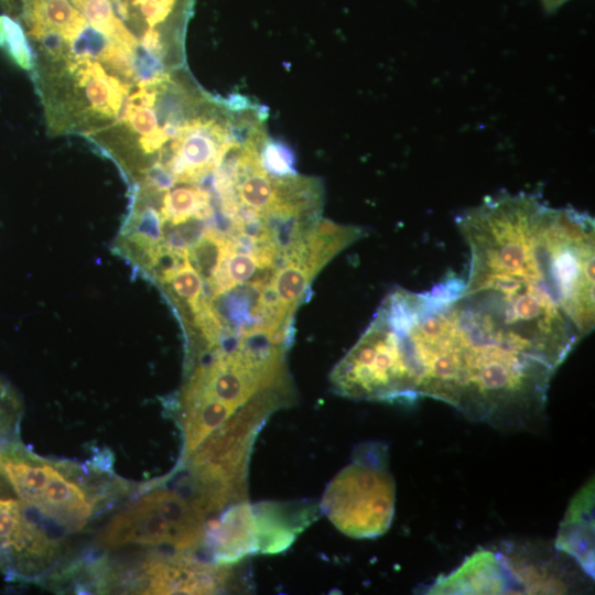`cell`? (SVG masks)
<instances>
[{
  "instance_id": "1",
  "label": "cell",
  "mask_w": 595,
  "mask_h": 595,
  "mask_svg": "<svg viewBox=\"0 0 595 595\" xmlns=\"http://www.w3.org/2000/svg\"><path fill=\"white\" fill-rule=\"evenodd\" d=\"M456 221L469 249L466 302L558 368L594 328V219L518 193Z\"/></svg>"
},
{
  "instance_id": "2",
  "label": "cell",
  "mask_w": 595,
  "mask_h": 595,
  "mask_svg": "<svg viewBox=\"0 0 595 595\" xmlns=\"http://www.w3.org/2000/svg\"><path fill=\"white\" fill-rule=\"evenodd\" d=\"M463 286L418 340L420 398L443 401L469 420L497 428L536 423L556 369L473 309Z\"/></svg>"
},
{
  "instance_id": "3",
  "label": "cell",
  "mask_w": 595,
  "mask_h": 595,
  "mask_svg": "<svg viewBox=\"0 0 595 595\" xmlns=\"http://www.w3.org/2000/svg\"><path fill=\"white\" fill-rule=\"evenodd\" d=\"M284 349L242 340L191 359L190 376L178 397L183 456L258 394L288 388Z\"/></svg>"
},
{
  "instance_id": "4",
  "label": "cell",
  "mask_w": 595,
  "mask_h": 595,
  "mask_svg": "<svg viewBox=\"0 0 595 595\" xmlns=\"http://www.w3.org/2000/svg\"><path fill=\"white\" fill-rule=\"evenodd\" d=\"M7 474L21 501L60 536L83 530L127 487L104 472L87 474L76 464L45 459L29 450L9 462Z\"/></svg>"
},
{
  "instance_id": "5",
  "label": "cell",
  "mask_w": 595,
  "mask_h": 595,
  "mask_svg": "<svg viewBox=\"0 0 595 595\" xmlns=\"http://www.w3.org/2000/svg\"><path fill=\"white\" fill-rule=\"evenodd\" d=\"M394 505L388 447L381 442H365L355 447L351 462L327 485L318 506L344 534L372 539L389 529Z\"/></svg>"
},
{
  "instance_id": "6",
  "label": "cell",
  "mask_w": 595,
  "mask_h": 595,
  "mask_svg": "<svg viewBox=\"0 0 595 595\" xmlns=\"http://www.w3.org/2000/svg\"><path fill=\"white\" fill-rule=\"evenodd\" d=\"M331 381L338 394L351 399L401 403L419 399L399 333L380 309L334 367Z\"/></svg>"
},
{
  "instance_id": "7",
  "label": "cell",
  "mask_w": 595,
  "mask_h": 595,
  "mask_svg": "<svg viewBox=\"0 0 595 595\" xmlns=\"http://www.w3.org/2000/svg\"><path fill=\"white\" fill-rule=\"evenodd\" d=\"M207 516L182 490L152 487L117 513L98 537L101 548L158 547L170 552L204 548Z\"/></svg>"
},
{
  "instance_id": "8",
  "label": "cell",
  "mask_w": 595,
  "mask_h": 595,
  "mask_svg": "<svg viewBox=\"0 0 595 595\" xmlns=\"http://www.w3.org/2000/svg\"><path fill=\"white\" fill-rule=\"evenodd\" d=\"M58 537L21 501L0 467V573L21 582L45 577L61 550Z\"/></svg>"
},
{
  "instance_id": "9",
  "label": "cell",
  "mask_w": 595,
  "mask_h": 595,
  "mask_svg": "<svg viewBox=\"0 0 595 595\" xmlns=\"http://www.w3.org/2000/svg\"><path fill=\"white\" fill-rule=\"evenodd\" d=\"M110 6L155 73L185 66L184 42L195 0H109Z\"/></svg>"
},
{
  "instance_id": "10",
  "label": "cell",
  "mask_w": 595,
  "mask_h": 595,
  "mask_svg": "<svg viewBox=\"0 0 595 595\" xmlns=\"http://www.w3.org/2000/svg\"><path fill=\"white\" fill-rule=\"evenodd\" d=\"M234 566L188 552L153 554L132 574L131 589L141 594H216L236 582Z\"/></svg>"
},
{
  "instance_id": "11",
  "label": "cell",
  "mask_w": 595,
  "mask_h": 595,
  "mask_svg": "<svg viewBox=\"0 0 595 595\" xmlns=\"http://www.w3.org/2000/svg\"><path fill=\"white\" fill-rule=\"evenodd\" d=\"M428 594L522 593L510 559L493 550L479 549L454 571L440 575Z\"/></svg>"
},
{
  "instance_id": "12",
  "label": "cell",
  "mask_w": 595,
  "mask_h": 595,
  "mask_svg": "<svg viewBox=\"0 0 595 595\" xmlns=\"http://www.w3.org/2000/svg\"><path fill=\"white\" fill-rule=\"evenodd\" d=\"M209 560L236 565L247 555L259 553L253 505L242 500L224 508L206 523L205 545Z\"/></svg>"
},
{
  "instance_id": "13",
  "label": "cell",
  "mask_w": 595,
  "mask_h": 595,
  "mask_svg": "<svg viewBox=\"0 0 595 595\" xmlns=\"http://www.w3.org/2000/svg\"><path fill=\"white\" fill-rule=\"evenodd\" d=\"M259 553L284 551L318 515L313 501H262L253 505Z\"/></svg>"
},
{
  "instance_id": "14",
  "label": "cell",
  "mask_w": 595,
  "mask_h": 595,
  "mask_svg": "<svg viewBox=\"0 0 595 595\" xmlns=\"http://www.w3.org/2000/svg\"><path fill=\"white\" fill-rule=\"evenodd\" d=\"M555 548L594 576V480L572 498L556 533Z\"/></svg>"
},
{
  "instance_id": "15",
  "label": "cell",
  "mask_w": 595,
  "mask_h": 595,
  "mask_svg": "<svg viewBox=\"0 0 595 595\" xmlns=\"http://www.w3.org/2000/svg\"><path fill=\"white\" fill-rule=\"evenodd\" d=\"M356 226H345L318 219L283 256L303 263L313 277L340 250L364 236Z\"/></svg>"
},
{
  "instance_id": "16",
  "label": "cell",
  "mask_w": 595,
  "mask_h": 595,
  "mask_svg": "<svg viewBox=\"0 0 595 595\" xmlns=\"http://www.w3.org/2000/svg\"><path fill=\"white\" fill-rule=\"evenodd\" d=\"M281 259L282 263L271 275L269 286L280 307L291 316L305 298L314 277L299 260L291 257H281Z\"/></svg>"
},
{
  "instance_id": "17",
  "label": "cell",
  "mask_w": 595,
  "mask_h": 595,
  "mask_svg": "<svg viewBox=\"0 0 595 595\" xmlns=\"http://www.w3.org/2000/svg\"><path fill=\"white\" fill-rule=\"evenodd\" d=\"M161 285L175 304L188 307L192 317L203 306L204 281L190 259L180 264Z\"/></svg>"
},
{
  "instance_id": "18",
  "label": "cell",
  "mask_w": 595,
  "mask_h": 595,
  "mask_svg": "<svg viewBox=\"0 0 595 595\" xmlns=\"http://www.w3.org/2000/svg\"><path fill=\"white\" fill-rule=\"evenodd\" d=\"M0 47L22 69L32 72L34 60L21 24L8 15H0Z\"/></svg>"
},
{
  "instance_id": "19",
  "label": "cell",
  "mask_w": 595,
  "mask_h": 595,
  "mask_svg": "<svg viewBox=\"0 0 595 595\" xmlns=\"http://www.w3.org/2000/svg\"><path fill=\"white\" fill-rule=\"evenodd\" d=\"M22 402L12 386L0 377V447L20 441Z\"/></svg>"
},
{
  "instance_id": "20",
  "label": "cell",
  "mask_w": 595,
  "mask_h": 595,
  "mask_svg": "<svg viewBox=\"0 0 595 595\" xmlns=\"http://www.w3.org/2000/svg\"><path fill=\"white\" fill-rule=\"evenodd\" d=\"M260 163L273 177L296 175L295 156L291 148L280 140L267 138L260 148Z\"/></svg>"
},
{
  "instance_id": "21",
  "label": "cell",
  "mask_w": 595,
  "mask_h": 595,
  "mask_svg": "<svg viewBox=\"0 0 595 595\" xmlns=\"http://www.w3.org/2000/svg\"><path fill=\"white\" fill-rule=\"evenodd\" d=\"M545 8H548L549 10H553L555 8H558L559 6H561L563 2H565L566 0H542Z\"/></svg>"
}]
</instances>
